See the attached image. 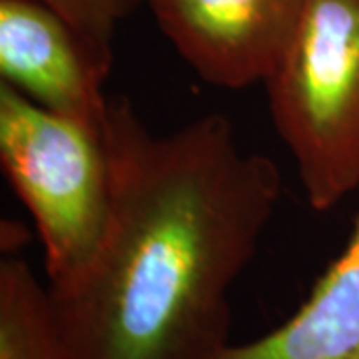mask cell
<instances>
[{"mask_svg": "<svg viewBox=\"0 0 359 359\" xmlns=\"http://www.w3.org/2000/svg\"><path fill=\"white\" fill-rule=\"evenodd\" d=\"M102 142V242L48 285L68 344L78 359H212L230 344L231 287L280 204V170L216 112L162 134L110 98Z\"/></svg>", "mask_w": 359, "mask_h": 359, "instance_id": "1", "label": "cell"}, {"mask_svg": "<svg viewBox=\"0 0 359 359\" xmlns=\"http://www.w3.org/2000/svg\"><path fill=\"white\" fill-rule=\"evenodd\" d=\"M264 84L308 204L334 210L359 188V0H306Z\"/></svg>", "mask_w": 359, "mask_h": 359, "instance_id": "2", "label": "cell"}, {"mask_svg": "<svg viewBox=\"0 0 359 359\" xmlns=\"http://www.w3.org/2000/svg\"><path fill=\"white\" fill-rule=\"evenodd\" d=\"M0 164L34 219L48 285L74 280L96 254L110 218L102 136L0 82Z\"/></svg>", "mask_w": 359, "mask_h": 359, "instance_id": "3", "label": "cell"}, {"mask_svg": "<svg viewBox=\"0 0 359 359\" xmlns=\"http://www.w3.org/2000/svg\"><path fill=\"white\" fill-rule=\"evenodd\" d=\"M114 54L102 52L36 0H0V82L102 136Z\"/></svg>", "mask_w": 359, "mask_h": 359, "instance_id": "4", "label": "cell"}, {"mask_svg": "<svg viewBox=\"0 0 359 359\" xmlns=\"http://www.w3.org/2000/svg\"><path fill=\"white\" fill-rule=\"evenodd\" d=\"M158 28L204 82H266L294 39L306 0H148Z\"/></svg>", "mask_w": 359, "mask_h": 359, "instance_id": "5", "label": "cell"}, {"mask_svg": "<svg viewBox=\"0 0 359 359\" xmlns=\"http://www.w3.org/2000/svg\"><path fill=\"white\" fill-rule=\"evenodd\" d=\"M212 359H359V218L306 304L268 335Z\"/></svg>", "mask_w": 359, "mask_h": 359, "instance_id": "6", "label": "cell"}, {"mask_svg": "<svg viewBox=\"0 0 359 359\" xmlns=\"http://www.w3.org/2000/svg\"><path fill=\"white\" fill-rule=\"evenodd\" d=\"M0 359H78L56 318L48 283L18 256L0 262Z\"/></svg>", "mask_w": 359, "mask_h": 359, "instance_id": "7", "label": "cell"}, {"mask_svg": "<svg viewBox=\"0 0 359 359\" xmlns=\"http://www.w3.org/2000/svg\"><path fill=\"white\" fill-rule=\"evenodd\" d=\"M102 52L114 54L116 28L138 11L142 0H36Z\"/></svg>", "mask_w": 359, "mask_h": 359, "instance_id": "8", "label": "cell"}]
</instances>
